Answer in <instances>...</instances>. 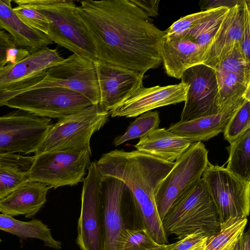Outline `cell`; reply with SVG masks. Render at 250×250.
Returning <instances> with one entry per match:
<instances>
[{
  "instance_id": "6da1fadb",
  "label": "cell",
  "mask_w": 250,
  "mask_h": 250,
  "mask_svg": "<svg viewBox=\"0 0 250 250\" xmlns=\"http://www.w3.org/2000/svg\"><path fill=\"white\" fill-rule=\"evenodd\" d=\"M78 18L95 45L97 61L144 74L162 63L165 32L131 0H87Z\"/></svg>"
},
{
  "instance_id": "7a4b0ae2",
  "label": "cell",
  "mask_w": 250,
  "mask_h": 250,
  "mask_svg": "<svg viewBox=\"0 0 250 250\" xmlns=\"http://www.w3.org/2000/svg\"><path fill=\"white\" fill-rule=\"evenodd\" d=\"M96 163L102 177L116 178L124 183L145 229L153 240L159 245L168 244L155 194L174 162H166L137 150L115 149L103 154Z\"/></svg>"
},
{
  "instance_id": "3957f363",
  "label": "cell",
  "mask_w": 250,
  "mask_h": 250,
  "mask_svg": "<svg viewBox=\"0 0 250 250\" xmlns=\"http://www.w3.org/2000/svg\"><path fill=\"white\" fill-rule=\"evenodd\" d=\"M162 222L167 233L179 239L196 232L209 237L219 230V214L203 178L174 202Z\"/></svg>"
},
{
  "instance_id": "277c9868",
  "label": "cell",
  "mask_w": 250,
  "mask_h": 250,
  "mask_svg": "<svg viewBox=\"0 0 250 250\" xmlns=\"http://www.w3.org/2000/svg\"><path fill=\"white\" fill-rule=\"evenodd\" d=\"M18 5L30 7L42 14L48 22L47 37L80 57L95 62L97 52L86 28L76 13L77 5L67 0H16Z\"/></svg>"
},
{
  "instance_id": "5b68a950",
  "label": "cell",
  "mask_w": 250,
  "mask_h": 250,
  "mask_svg": "<svg viewBox=\"0 0 250 250\" xmlns=\"http://www.w3.org/2000/svg\"><path fill=\"white\" fill-rule=\"evenodd\" d=\"M91 155L90 146L35 154L26 170L28 179L44 184L49 189L77 185L84 179Z\"/></svg>"
},
{
  "instance_id": "8992f818",
  "label": "cell",
  "mask_w": 250,
  "mask_h": 250,
  "mask_svg": "<svg viewBox=\"0 0 250 250\" xmlns=\"http://www.w3.org/2000/svg\"><path fill=\"white\" fill-rule=\"evenodd\" d=\"M109 112L99 104L90 105L52 124L35 154L90 146L92 135L108 121Z\"/></svg>"
},
{
  "instance_id": "52a82bcc",
  "label": "cell",
  "mask_w": 250,
  "mask_h": 250,
  "mask_svg": "<svg viewBox=\"0 0 250 250\" xmlns=\"http://www.w3.org/2000/svg\"><path fill=\"white\" fill-rule=\"evenodd\" d=\"M209 163L208 150L201 142L192 143L177 158L160 183L155 194L157 209L162 221L174 202L199 181Z\"/></svg>"
},
{
  "instance_id": "ba28073f",
  "label": "cell",
  "mask_w": 250,
  "mask_h": 250,
  "mask_svg": "<svg viewBox=\"0 0 250 250\" xmlns=\"http://www.w3.org/2000/svg\"><path fill=\"white\" fill-rule=\"evenodd\" d=\"M83 180L76 244L81 250H104V214L102 177L96 162Z\"/></svg>"
},
{
  "instance_id": "9c48e42d",
  "label": "cell",
  "mask_w": 250,
  "mask_h": 250,
  "mask_svg": "<svg viewBox=\"0 0 250 250\" xmlns=\"http://www.w3.org/2000/svg\"><path fill=\"white\" fill-rule=\"evenodd\" d=\"M202 178L217 208L220 223L233 217H247L250 209V181L224 166L208 164Z\"/></svg>"
},
{
  "instance_id": "30bf717a",
  "label": "cell",
  "mask_w": 250,
  "mask_h": 250,
  "mask_svg": "<svg viewBox=\"0 0 250 250\" xmlns=\"http://www.w3.org/2000/svg\"><path fill=\"white\" fill-rule=\"evenodd\" d=\"M52 124L21 109L0 116V154H35Z\"/></svg>"
},
{
  "instance_id": "8fae6325",
  "label": "cell",
  "mask_w": 250,
  "mask_h": 250,
  "mask_svg": "<svg viewBox=\"0 0 250 250\" xmlns=\"http://www.w3.org/2000/svg\"><path fill=\"white\" fill-rule=\"evenodd\" d=\"M93 104L90 100L77 92L49 87L21 93L10 99L5 105L38 116L59 119Z\"/></svg>"
},
{
  "instance_id": "7c38bea8",
  "label": "cell",
  "mask_w": 250,
  "mask_h": 250,
  "mask_svg": "<svg viewBox=\"0 0 250 250\" xmlns=\"http://www.w3.org/2000/svg\"><path fill=\"white\" fill-rule=\"evenodd\" d=\"M49 87L64 88L77 92L90 100L93 104H99L100 102L95 62L75 54L47 69L41 81L24 92Z\"/></svg>"
},
{
  "instance_id": "4fadbf2b",
  "label": "cell",
  "mask_w": 250,
  "mask_h": 250,
  "mask_svg": "<svg viewBox=\"0 0 250 250\" xmlns=\"http://www.w3.org/2000/svg\"><path fill=\"white\" fill-rule=\"evenodd\" d=\"M64 59L56 49L46 47L0 68V106L5 105L24 87L25 89L42 80L47 69Z\"/></svg>"
},
{
  "instance_id": "5bb4252c",
  "label": "cell",
  "mask_w": 250,
  "mask_h": 250,
  "mask_svg": "<svg viewBox=\"0 0 250 250\" xmlns=\"http://www.w3.org/2000/svg\"><path fill=\"white\" fill-rule=\"evenodd\" d=\"M181 82L188 84L180 122L219 112L218 87L214 69L203 63L185 71Z\"/></svg>"
},
{
  "instance_id": "9a60e30c",
  "label": "cell",
  "mask_w": 250,
  "mask_h": 250,
  "mask_svg": "<svg viewBox=\"0 0 250 250\" xmlns=\"http://www.w3.org/2000/svg\"><path fill=\"white\" fill-rule=\"evenodd\" d=\"M188 84L146 88L143 86L114 105L108 111L112 117H134L154 108L176 104L186 100Z\"/></svg>"
},
{
  "instance_id": "2e32d148",
  "label": "cell",
  "mask_w": 250,
  "mask_h": 250,
  "mask_svg": "<svg viewBox=\"0 0 250 250\" xmlns=\"http://www.w3.org/2000/svg\"><path fill=\"white\" fill-rule=\"evenodd\" d=\"M100 90V105L109 111L143 85L144 74L125 67L95 62Z\"/></svg>"
},
{
  "instance_id": "e0dca14e",
  "label": "cell",
  "mask_w": 250,
  "mask_h": 250,
  "mask_svg": "<svg viewBox=\"0 0 250 250\" xmlns=\"http://www.w3.org/2000/svg\"><path fill=\"white\" fill-rule=\"evenodd\" d=\"M126 188L124 183L117 179L102 177L101 190L104 214V250H116L119 236L125 227L122 203Z\"/></svg>"
},
{
  "instance_id": "ac0fdd59",
  "label": "cell",
  "mask_w": 250,
  "mask_h": 250,
  "mask_svg": "<svg viewBox=\"0 0 250 250\" xmlns=\"http://www.w3.org/2000/svg\"><path fill=\"white\" fill-rule=\"evenodd\" d=\"M244 1L240 0L229 8L202 63L214 69L235 44H240L244 28Z\"/></svg>"
},
{
  "instance_id": "d6986e66",
  "label": "cell",
  "mask_w": 250,
  "mask_h": 250,
  "mask_svg": "<svg viewBox=\"0 0 250 250\" xmlns=\"http://www.w3.org/2000/svg\"><path fill=\"white\" fill-rule=\"evenodd\" d=\"M205 53L197 44L183 37L165 38L162 47V62L167 74L181 79L186 70L202 63Z\"/></svg>"
},
{
  "instance_id": "ffe728a7",
  "label": "cell",
  "mask_w": 250,
  "mask_h": 250,
  "mask_svg": "<svg viewBox=\"0 0 250 250\" xmlns=\"http://www.w3.org/2000/svg\"><path fill=\"white\" fill-rule=\"evenodd\" d=\"M49 189L44 184L28 180L0 200L1 212L11 217L23 215L32 218L46 202Z\"/></svg>"
},
{
  "instance_id": "44dd1931",
  "label": "cell",
  "mask_w": 250,
  "mask_h": 250,
  "mask_svg": "<svg viewBox=\"0 0 250 250\" xmlns=\"http://www.w3.org/2000/svg\"><path fill=\"white\" fill-rule=\"evenodd\" d=\"M11 0H0V29L6 30L15 44L30 53L46 47L52 41L43 32L24 23L13 11Z\"/></svg>"
},
{
  "instance_id": "7402d4cb",
  "label": "cell",
  "mask_w": 250,
  "mask_h": 250,
  "mask_svg": "<svg viewBox=\"0 0 250 250\" xmlns=\"http://www.w3.org/2000/svg\"><path fill=\"white\" fill-rule=\"evenodd\" d=\"M240 106L230 107L216 114L192 120L180 121L171 125L167 130L189 140L192 143L207 141L224 132L230 117Z\"/></svg>"
},
{
  "instance_id": "603a6c76",
  "label": "cell",
  "mask_w": 250,
  "mask_h": 250,
  "mask_svg": "<svg viewBox=\"0 0 250 250\" xmlns=\"http://www.w3.org/2000/svg\"><path fill=\"white\" fill-rule=\"evenodd\" d=\"M192 144L189 140L158 128L143 137L134 146L136 150L168 162H174Z\"/></svg>"
},
{
  "instance_id": "cb8c5ba5",
  "label": "cell",
  "mask_w": 250,
  "mask_h": 250,
  "mask_svg": "<svg viewBox=\"0 0 250 250\" xmlns=\"http://www.w3.org/2000/svg\"><path fill=\"white\" fill-rule=\"evenodd\" d=\"M218 87L219 112L250 100V79L240 74L215 70Z\"/></svg>"
},
{
  "instance_id": "d4e9b609",
  "label": "cell",
  "mask_w": 250,
  "mask_h": 250,
  "mask_svg": "<svg viewBox=\"0 0 250 250\" xmlns=\"http://www.w3.org/2000/svg\"><path fill=\"white\" fill-rule=\"evenodd\" d=\"M0 230L23 239H40L44 242L45 246L57 250L62 249V243L54 239L50 229L38 219L21 221L1 213L0 214Z\"/></svg>"
},
{
  "instance_id": "484cf974",
  "label": "cell",
  "mask_w": 250,
  "mask_h": 250,
  "mask_svg": "<svg viewBox=\"0 0 250 250\" xmlns=\"http://www.w3.org/2000/svg\"><path fill=\"white\" fill-rule=\"evenodd\" d=\"M229 9L227 7L214 9L182 37L199 46L204 51L205 56Z\"/></svg>"
},
{
  "instance_id": "4316f807",
  "label": "cell",
  "mask_w": 250,
  "mask_h": 250,
  "mask_svg": "<svg viewBox=\"0 0 250 250\" xmlns=\"http://www.w3.org/2000/svg\"><path fill=\"white\" fill-rule=\"evenodd\" d=\"M247 222V217H236L221 223L219 230L208 237L204 250H233Z\"/></svg>"
},
{
  "instance_id": "83f0119b",
  "label": "cell",
  "mask_w": 250,
  "mask_h": 250,
  "mask_svg": "<svg viewBox=\"0 0 250 250\" xmlns=\"http://www.w3.org/2000/svg\"><path fill=\"white\" fill-rule=\"evenodd\" d=\"M227 149L229 156L226 168L250 181V128L231 143Z\"/></svg>"
},
{
  "instance_id": "f1b7e54d",
  "label": "cell",
  "mask_w": 250,
  "mask_h": 250,
  "mask_svg": "<svg viewBox=\"0 0 250 250\" xmlns=\"http://www.w3.org/2000/svg\"><path fill=\"white\" fill-rule=\"evenodd\" d=\"M160 123L159 113L157 111L144 113L131 123L124 134L114 139L113 144L117 146L127 141L143 137L159 128Z\"/></svg>"
},
{
  "instance_id": "f546056e",
  "label": "cell",
  "mask_w": 250,
  "mask_h": 250,
  "mask_svg": "<svg viewBox=\"0 0 250 250\" xmlns=\"http://www.w3.org/2000/svg\"><path fill=\"white\" fill-rule=\"evenodd\" d=\"M158 245L145 228L125 226L119 236L116 250H147Z\"/></svg>"
},
{
  "instance_id": "4dcf8cb0",
  "label": "cell",
  "mask_w": 250,
  "mask_h": 250,
  "mask_svg": "<svg viewBox=\"0 0 250 250\" xmlns=\"http://www.w3.org/2000/svg\"><path fill=\"white\" fill-rule=\"evenodd\" d=\"M250 128V100L245 99L229 120L223 132L229 144Z\"/></svg>"
},
{
  "instance_id": "1f68e13d",
  "label": "cell",
  "mask_w": 250,
  "mask_h": 250,
  "mask_svg": "<svg viewBox=\"0 0 250 250\" xmlns=\"http://www.w3.org/2000/svg\"><path fill=\"white\" fill-rule=\"evenodd\" d=\"M27 181L26 170L18 166L0 164V200Z\"/></svg>"
},
{
  "instance_id": "d6a6232c",
  "label": "cell",
  "mask_w": 250,
  "mask_h": 250,
  "mask_svg": "<svg viewBox=\"0 0 250 250\" xmlns=\"http://www.w3.org/2000/svg\"><path fill=\"white\" fill-rule=\"evenodd\" d=\"M214 69L237 73L250 79V63L244 59L239 43L234 44L216 64Z\"/></svg>"
},
{
  "instance_id": "836d02e7",
  "label": "cell",
  "mask_w": 250,
  "mask_h": 250,
  "mask_svg": "<svg viewBox=\"0 0 250 250\" xmlns=\"http://www.w3.org/2000/svg\"><path fill=\"white\" fill-rule=\"evenodd\" d=\"M29 54L28 50L18 47L12 37L0 29V68L17 62Z\"/></svg>"
},
{
  "instance_id": "e575fe53",
  "label": "cell",
  "mask_w": 250,
  "mask_h": 250,
  "mask_svg": "<svg viewBox=\"0 0 250 250\" xmlns=\"http://www.w3.org/2000/svg\"><path fill=\"white\" fill-rule=\"evenodd\" d=\"M15 14L26 24L47 35L49 26L46 18L30 7L20 5L13 8Z\"/></svg>"
},
{
  "instance_id": "d590c367",
  "label": "cell",
  "mask_w": 250,
  "mask_h": 250,
  "mask_svg": "<svg viewBox=\"0 0 250 250\" xmlns=\"http://www.w3.org/2000/svg\"><path fill=\"white\" fill-rule=\"evenodd\" d=\"M213 10L202 11L181 18L165 31V38L182 37Z\"/></svg>"
},
{
  "instance_id": "8d00e7d4",
  "label": "cell",
  "mask_w": 250,
  "mask_h": 250,
  "mask_svg": "<svg viewBox=\"0 0 250 250\" xmlns=\"http://www.w3.org/2000/svg\"><path fill=\"white\" fill-rule=\"evenodd\" d=\"M240 48L245 60L250 63V1H244V22Z\"/></svg>"
},
{
  "instance_id": "74e56055",
  "label": "cell",
  "mask_w": 250,
  "mask_h": 250,
  "mask_svg": "<svg viewBox=\"0 0 250 250\" xmlns=\"http://www.w3.org/2000/svg\"><path fill=\"white\" fill-rule=\"evenodd\" d=\"M207 236L201 232L188 235L174 243L167 245L168 250H189L205 242Z\"/></svg>"
},
{
  "instance_id": "f35d334b",
  "label": "cell",
  "mask_w": 250,
  "mask_h": 250,
  "mask_svg": "<svg viewBox=\"0 0 250 250\" xmlns=\"http://www.w3.org/2000/svg\"><path fill=\"white\" fill-rule=\"evenodd\" d=\"M240 0H200L199 5L202 11L214 9L220 7L230 8Z\"/></svg>"
},
{
  "instance_id": "ab89813d",
  "label": "cell",
  "mask_w": 250,
  "mask_h": 250,
  "mask_svg": "<svg viewBox=\"0 0 250 250\" xmlns=\"http://www.w3.org/2000/svg\"><path fill=\"white\" fill-rule=\"evenodd\" d=\"M132 1L141 9L149 18L156 17L159 14V0H131Z\"/></svg>"
},
{
  "instance_id": "60d3db41",
  "label": "cell",
  "mask_w": 250,
  "mask_h": 250,
  "mask_svg": "<svg viewBox=\"0 0 250 250\" xmlns=\"http://www.w3.org/2000/svg\"><path fill=\"white\" fill-rule=\"evenodd\" d=\"M147 250H168L167 248V245H159L153 248Z\"/></svg>"
},
{
  "instance_id": "b9f144b4",
  "label": "cell",
  "mask_w": 250,
  "mask_h": 250,
  "mask_svg": "<svg viewBox=\"0 0 250 250\" xmlns=\"http://www.w3.org/2000/svg\"><path fill=\"white\" fill-rule=\"evenodd\" d=\"M206 241L189 250H204L205 246Z\"/></svg>"
},
{
  "instance_id": "7bdbcfd3",
  "label": "cell",
  "mask_w": 250,
  "mask_h": 250,
  "mask_svg": "<svg viewBox=\"0 0 250 250\" xmlns=\"http://www.w3.org/2000/svg\"><path fill=\"white\" fill-rule=\"evenodd\" d=\"M7 157L5 154H0V164H4L6 162Z\"/></svg>"
},
{
  "instance_id": "ee69618b",
  "label": "cell",
  "mask_w": 250,
  "mask_h": 250,
  "mask_svg": "<svg viewBox=\"0 0 250 250\" xmlns=\"http://www.w3.org/2000/svg\"><path fill=\"white\" fill-rule=\"evenodd\" d=\"M1 242V239L0 238V243Z\"/></svg>"
},
{
  "instance_id": "f6af8a7d",
  "label": "cell",
  "mask_w": 250,
  "mask_h": 250,
  "mask_svg": "<svg viewBox=\"0 0 250 250\" xmlns=\"http://www.w3.org/2000/svg\"><path fill=\"white\" fill-rule=\"evenodd\" d=\"M0 212H1V210H0Z\"/></svg>"
}]
</instances>
